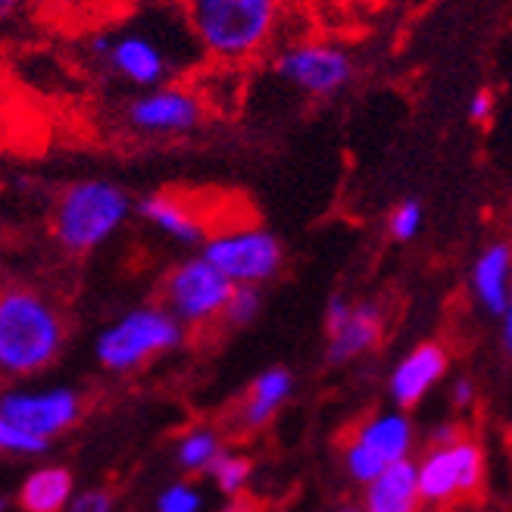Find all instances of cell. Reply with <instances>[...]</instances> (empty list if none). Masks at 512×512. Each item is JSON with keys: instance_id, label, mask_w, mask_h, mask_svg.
Returning a JSON list of instances; mask_svg holds the SVG:
<instances>
[{"instance_id": "obj_1", "label": "cell", "mask_w": 512, "mask_h": 512, "mask_svg": "<svg viewBox=\"0 0 512 512\" xmlns=\"http://www.w3.org/2000/svg\"><path fill=\"white\" fill-rule=\"evenodd\" d=\"M175 4H144L116 25H97L82 41V57L107 79L132 91L175 82L185 69L203 60L182 7Z\"/></svg>"}, {"instance_id": "obj_2", "label": "cell", "mask_w": 512, "mask_h": 512, "mask_svg": "<svg viewBox=\"0 0 512 512\" xmlns=\"http://www.w3.org/2000/svg\"><path fill=\"white\" fill-rule=\"evenodd\" d=\"M188 32L203 60L241 66L272 44L281 4L278 0H178Z\"/></svg>"}, {"instance_id": "obj_3", "label": "cell", "mask_w": 512, "mask_h": 512, "mask_svg": "<svg viewBox=\"0 0 512 512\" xmlns=\"http://www.w3.org/2000/svg\"><path fill=\"white\" fill-rule=\"evenodd\" d=\"M66 325L54 303L29 288L0 291V375L25 378L57 360Z\"/></svg>"}, {"instance_id": "obj_4", "label": "cell", "mask_w": 512, "mask_h": 512, "mask_svg": "<svg viewBox=\"0 0 512 512\" xmlns=\"http://www.w3.org/2000/svg\"><path fill=\"white\" fill-rule=\"evenodd\" d=\"M132 210L135 203L122 185L110 178H79L60 191L50 216V232L63 250L91 253L119 235Z\"/></svg>"}, {"instance_id": "obj_5", "label": "cell", "mask_w": 512, "mask_h": 512, "mask_svg": "<svg viewBox=\"0 0 512 512\" xmlns=\"http://www.w3.org/2000/svg\"><path fill=\"white\" fill-rule=\"evenodd\" d=\"M185 341V325L166 306H138L107 325L97 338V360L110 372H132L153 356H163Z\"/></svg>"}, {"instance_id": "obj_6", "label": "cell", "mask_w": 512, "mask_h": 512, "mask_svg": "<svg viewBox=\"0 0 512 512\" xmlns=\"http://www.w3.org/2000/svg\"><path fill=\"white\" fill-rule=\"evenodd\" d=\"M203 260L213 263L232 285H256L263 288L272 281L285 263L281 241L269 228L244 222V225H225L219 232H210L203 241Z\"/></svg>"}, {"instance_id": "obj_7", "label": "cell", "mask_w": 512, "mask_h": 512, "mask_svg": "<svg viewBox=\"0 0 512 512\" xmlns=\"http://www.w3.org/2000/svg\"><path fill=\"white\" fill-rule=\"evenodd\" d=\"M207 119V100L191 85H160L135 91L122 107V125L138 138H185Z\"/></svg>"}, {"instance_id": "obj_8", "label": "cell", "mask_w": 512, "mask_h": 512, "mask_svg": "<svg viewBox=\"0 0 512 512\" xmlns=\"http://www.w3.org/2000/svg\"><path fill=\"white\" fill-rule=\"evenodd\" d=\"M232 291H235L232 281L213 263L203 260V256H191V260L178 263L163 281L166 310L188 328L222 322L225 303L232 297Z\"/></svg>"}, {"instance_id": "obj_9", "label": "cell", "mask_w": 512, "mask_h": 512, "mask_svg": "<svg viewBox=\"0 0 512 512\" xmlns=\"http://www.w3.org/2000/svg\"><path fill=\"white\" fill-rule=\"evenodd\" d=\"M275 75L306 97H335L353 82V60L328 41H297L275 57Z\"/></svg>"}, {"instance_id": "obj_10", "label": "cell", "mask_w": 512, "mask_h": 512, "mask_svg": "<svg viewBox=\"0 0 512 512\" xmlns=\"http://www.w3.org/2000/svg\"><path fill=\"white\" fill-rule=\"evenodd\" d=\"M419 497L425 503H450L472 497L484 481V453L475 441L459 438L447 447H434L416 466Z\"/></svg>"}, {"instance_id": "obj_11", "label": "cell", "mask_w": 512, "mask_h": 512, "mask_svg": "<svg viewBox=\"0 0 512 512\" xmlns=\"http://www.w3.org/2000/svg\"><path fill=\"white\" fill-rule=\"evenodd\" d=\"M409 447H413V425H409V419L400 413H384L356 428L344 450V466L356 481L369 484L388 466L406 459Z\"/></svg>"}, {"instance_id": "obj_12", "label": "cell", "mask_w": 512, "mask_h": 512, "mask_svg": "<svg viewBox=\"0 0 512 512\" xmlns=\"http://www.w3.org/2000/svg\"><path fill=\"white\" fill-rule=\"evenodd\" d=\"M0 413L4 419L32 434V438L50 441L54 434H63L82 416V400L69 388H50V391H10L0 397Z\"/></svg>"}, {"instance_id": "obj_13", "label": "cell", "mask_w": 512, "mask_h": 512, "mask_svg": "<svg viewBox=\"0 0 512 512\" xmlns=\"http://www.w3.org/2000/svg\"><path fill=\"white\" fill-rule=\"evenodd\" d=\"M325 331H328V363H350L381 341L384 331L381 306L331 297L325 310Z\"/></svg>"}, {"instance_id": "obj_14", "label": "cell", "mask_w": 512, "mask_h": 512, "mask_svg": "<svg viewBox=\"0 0 512 512\" xmlns=\"http://www.w3.org/2000/svg\"><path fill=\"white\" fill-rule=\"evenodd\" d=\"M138 213L150 228H157L160 235H166L175 244H188V247L203 244L210 235L207 219H203L191 203L178 194H166V191L147 194L138 203Z\"/></svg>"}, {"instance_id": "obj_15", "label": "cell", "mask_w": 512, "mask_h": 512, "mask_svg": "<svg viewBox=\"0 0 512 512\" xmlns=\"http://www.w3.org/2000/svg\"><path fill=\"white\" fill-rule=\"evenodd\" d=\"M447 372V350L441 344H419L397 363L391 375V397L397 406H416Z\"/></svg>"}, {"instance_id": "obj_16", "label": "cell", "mask_w": 512, "mask_h": 512, "mask_svg": "<svg viewBox=\"0 0 512 512\" xmlns=\"http://www.w3.org/2000/svg\"><path fill=\"white\" fill-rule=\"evenodd\" d=\"M472 291L491 316H500L512 291V247L491 244L484 247L472 266Z\"/></svg>"}, {"instance_id": "obj_17", "label": "cell", "mask_w": 512, "mask_h": 512, "mask_svg": "<svg viewBox=\"0 0 512 512\" xmlns=\"http://www.w3.org/2000/svg\"><path fill=\"white\" fill-rule=\"evenodd\" d=\"M419 481H416V463L400 459L388 466L378 478L369 481L366 491V512H419Z\"/></svg>"}, {"instance_id": "obj_18", "label": "cell", "mask_w": 512, "mask_h": 512, "mask_svg": "<svg viewBox=\"0 0 512 512\" xmlns=\"http://www.w3.org/2000/svg\"><path fill=\"white\" fill-rule=\"evenodd\" d=\"M291 388H294L291 372H285V369H269V372H263L260 378L250 384L247 400L238 409V425L244 431L263 428L278 413V409H281V403L291 397Z\"/></svg>"}, {"instance_id": "obj_19", "label": "cell", "mask_w": 512, "mask_h": 512, "mask_svg": "<svg viewBox=\"0 0 512 512\" xmlns=\"http://www.w3.org/2000/svg\"><path fill=\"white\" fill-rule=\"evenodd\" d=\"M72 497V475L66 469H41L22 484L19 503L25 512H60Z\"/></svg>"}, {"instance_id": "obj_20", "label": "cell", "mask_w": 512, "mask_h": 512, "mask_svg": "<svg viewBox=\"0 0 512 512\" xmlns=\"http://www.w3.org/2000/svg\"><path fill=\"white\" fill-rule=\"evenodd\" d=\"M32 19L44 22H85L104 0H22Z\"/></svg>"}, {"instance_id": "obj_21", "label": "cell", "mask_w": 512, "mask_h": 512, "mask_svg": "<svg viewBox=\"0 0 512 512\" xmlns=\"http://www.w3.org/2000/svg\"><path fill=\"white\" fill-rule=\"evenodd\" d=\"M219 453V438L210 428H194L182 438V447H178V463L191 472H207V466L216 459Z\"/></svg>"}, {"instance_id": "obj_22", "label": "cell", "mask_w": 512, "mask_h": 512, "mask_svg": "<svg viewBox=\"0 0 512 512\" xmlns=\"http://www.w3.org/2000/svg\"><path fill=\"white\" fill-rule=\"evenodd\" d=\"M260 306H263V291L256 285H235L232 297L225 303V313L222 322L232 325V328H244L250 325L256 316H260Z\"/></svg>"}, {"instance_id": "obj_23", "label": "cell", "mask_w": 512, "mask_h": 512, "mask_svg": "<svg viewBox=\"0 0 512 512\" xmlns=\"http://www.w3.org/2000/svg\"><path fill=\"white\" fill-rule=\"evenodd\" d=\"M207 472L216 478L219 491L225 494H238L244 484L250 481V459L244 456H235V453H216V459L207 466Z\"/></svg>"}, {"instance_id": "obj_24", "label": "cell", "mask_w": 512, "mask_h": 512, "mask_svg": "<svg viewBox=\"0 0 512 512\" xmlns=\"http://www.w3.org/2000/svg\"><path fill=\"white\" fill-rule=\"evenodd\" d=\"M422 219H425L422 203L419 200H403V203H397V210L391 213L388 228H391V235L397 241H413L422 232Z\"/></svg>"}, {"instance_id": "obj_25", "label": "cell", "mask_w": 512, "mask_h": 512, "mask_svg": "<svg viewBox=\"0 0 512 512\" xmlns=\"http://www.w3.org/2000/svg\"><path fill=\"white\" fill-rule=\"evenodd\" d=\"M0 450L32 456V453H44V450H47V441L32 438V434H25V431L13 428V425L4 419V413H0Z\"/></svg>"}, {"instance_id": "obj_26", "label": "cell", "mask_w": 512, "mask_h": 512, "mask_svg": "<svg viewBox=\"0 0 512 512\" xmlns=\"http://www.w3.org/2000/svg\"><path fill=\"white\" fill-rule=\"evenodd\" d=\"M157 509L160 512H197L200 509V494L191 488V484H172V488L163 491Z\"/></svg>"}, {"instance_id": "obj_27", "label": "cell", "mask_w": 512, "mask_h": 512, "mask_svg": "<svg viewBox=\"0 0 512 512\" xmlns=\"http://www.w3.org/2000/svg\"><path fill=\"white\" fill-rule=\"evenodd\" d=\"M29 22L32 16L25 10L22 0H0V41L19 35Z\"/></svg>"}, {"instance_id": "obj_28", "label": "cell", "mask_w": 512, "mask_h": 512, "mask_svg": "<svg viewBox=\"0 0 512 512\" xmlns=\"http://www.w3.org/2000/svg\"><path fill=\"white\" fill-rule=\"evenodd\" d=\"M110 509H113V500L107 491H88L69 503V512H110Z\"/></svg>"}, {"instance_id": "obj_29", "label": "cell", "mask_w": 512, "mask_h": 512, "mask_svg": "<svg viewBox=\"0 0 512 512\" xmlns=\"http://www.w3.org/2000/svg\"><path fill=\"white\" fill-rule=\"evenodd\" d=\"M491 116H494V94L488 88H481L469 100V119L475 125H484V122H491Z\"/></svg>"}, {"instance_id": "obj_30", "label": "cell", "mask_w": 512, "mask_h": 512, "mask_svg": "<svg viewBox=\"0 0 512 512\" xmlns=\"http://www.w3.org/2000/svg\"><path fill=\"white\" fill-rule=\"evenodd\" d=\"M503 347H506V353L512 356V291H509V300H506V306H503Z\"/></svg>"}, {"instance_id": "obj_31", "label": "cell", "mask_w": 512, "mask_h": 512, "mask_svg": "<svg viewBox=\"0 0 512 512\" xmlns=\"http://www.w3.org/2000/svg\"><path fill=\"white\" fill-rule=\"evenodd\" d=\"M434 447H447V444H453V441H459V431H456V425H441V428H434Z\"/></svg>"}, {"instance_id": "obj_32", "label": "cell", "mask_w": 512, "mask_h": 512, "mask_svg": "<svg viewBox=\"0 0 512 512\" xmlns=\"http://www.w3.org/2000/svg\"><path fill=\"white\" fill-rule=\"evenodd\" d=\"M453 403H456V406L472 403V381H456V388H453Z\"/></svg>"}, {"instance_id": "obj_33", "label": "cell", "mask_w": 512, "mask_h": 512, "mask_svg": "<svg viewBox=\"0 0 512 512\" xmlns=\"http://www.w3.org/2000/svg\"><path fill=\"white\" fill-rule=\"evenodd\" d=\"M122 4H135V7H144V4H175V0H122Z\"/></svg>"}, {"instance_id": "obj_34", "label": "cell", "mask_w": 512, "mask_h": 512, "mask_svg": "<svg viewBox=\"0 0 512 512\" xmlns=\"http://www.w3.org/2000/svg\"><path fill=\"white\" fill-rule=\"evenodd\" d=\"M341 512H366V509H356V506H347V509H341Z\"/></svg>"}]
</instances>
